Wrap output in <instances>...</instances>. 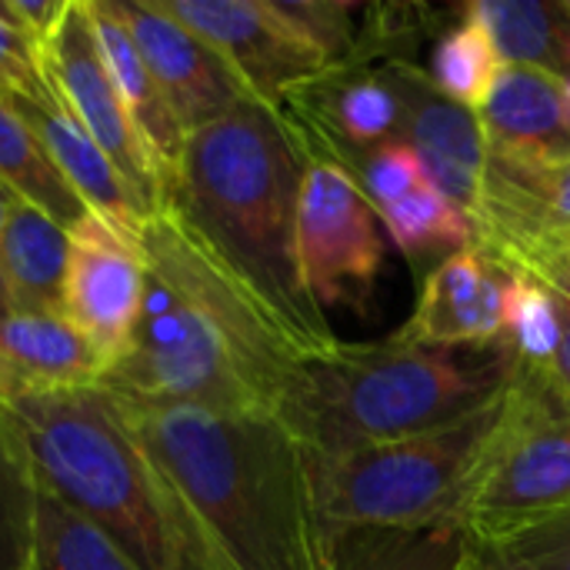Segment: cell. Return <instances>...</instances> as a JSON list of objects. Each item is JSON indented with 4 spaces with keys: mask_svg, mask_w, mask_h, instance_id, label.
<instances>
[{
    "mask_svg": "<svg viewBox=\"0 0 570 570\" xmlns=\"http://www.w3.org/2000/svg\"><path fill=\"white\" fill-rule=\"evenodd\" d=\"M144 304L134 337L100 387L127 407H207L291 417L304 354L261 304L170 210L144 230Z\"/></svg>",
    "mask_w": 570,
    "mask_h": 570,
    "instance_id": "6da1fadb",
    "label": "cell"
},
{
    "mask_svg": "<svg viewBox=\"0 0 570 570\" xmlns=\"http://www.w3.org/2000/svg\"><path fill=\"white\" fill-rule=\"evenodd\" d=\"M127 411L217 570H334L314 454L287 421L207 407Z\"/></svg>",
    "mask_w": 570,
    "mask_h": 570,
    "instance_id": "7a4b0ae2",
    "label": "cell"
},
{
    "mask_svg": "<svg viewBox=\"0 0 570 570\" xmlns=\"http://www.w3.org/2000/svg\"><path fill=\"white\" fill-rule=\"evenodd\" d=\"M304 174L307 154L284 110L247 100L187 137L174 194L160 210L177 214L314 364L344 341L301 277L297 204Z\"/></svg>",
    "mask_w": 570,
    "mask_h": 570,
    "instance_id": "3957f363",
    "label": "cell"
},
{
    "mask_svg": "<svg viewBox=\"0 0 570 570\" xmlns=\"http://www.w3.org/2000/svg\"><path fill=\"white\" fill-rule=\"evenodd\" d=\"M40 488L97 524L140 570H217L120 397L97 387L0 401Z\"/></svg>",
    "mask_w": 570,
    "mask_h": 570,
    "instance_id": "277c9868",
    "label": "cell"
},
{
    "mask_svg": "<svg viewBox=\"0 0 570 570\" xmlns=\"http://www.w3.org/2000/svg\"><path fill=\"white\" fill-rule=\"evenodd\" d=\"M514 367L504 344L478 351L417 347L394 337L341 344L304 367L287 424L314 458H334L458 424L498 401Z\"/></svg>",
    "mask_w": 570,
    "mask_h": 570,
    "instance_id": "5b68a950",
    "label": "cell"
},
{
    "mask_svg": "<svg viewBox=\"0 0 570 570\" xmlns=\"http://www.w3.org/2000/svg\"><path fill=\"white\" fill-rule=\"evenodd\" d=\"M504 394L441 431L314 458L317 508L331 541L337 544L354 531L458 528V511L481 468Z\"/></svg>",
    "mask_w": 570,
    "mask_h": 570,
    "instance_id": "8992f818",
    "label": "cell"
},
{
    "mask_svg": "<svg viewBox=\"0 0 570 570\" xmlns=\"http://www.w3.org/2000/svg\"><path fill=\"white\" fill-rule=\"evenodd\" d=\"M570 511V397L518 364L481 468L458 511L468 544L498 548Z\"/></svg>",
    "mask_w": 570,
    "mask_h": 570,
    "instance_id": "52a82bcc",
    "label": "cell"
},
{
    "mask_svg": "<svg viewBox=\"0 0 570 570\" xmlns=\"http://www.w3.org/2000/svg\"><path fill=\"white\" fill-rule=\"evenodd\" d=\"M297 261L314 304L371 314L384 271L381 217L357 180L331 160L307 157L297 204Z\"/></svg>",
    "mask_w": 570,
    "mask_h": 570,
    "instance_id": "ba28073f",
    "label": "cell"
},
{
    "mask_svg": "<svg viewBox=\"0 0 570 570\" xmlns=\"http://www.w3.org/2000/svg\"><path fill=\"white\" fill-rule=\"evenodd\" d=\"M157 7L204 37L261 104L281 107L287 94L331 70L271 0H157Z\"/></svg>",
    "mask_w": 570,
    "mask_h": 570,
    "instance_id": "9c48e42d",
    "label": "cell"
},
{
    "mask_svg": "<svg viewBox=\"0 0 570 570\" xmlns=\"http://www.w3.org/2000/svg\"><path fill=\"white\" fill-rule=\"evenodd\" d=\"M40 67H43L47 83L67 104V110L100 144V150L117 164V170L130 180V187L140 194V200L157 214L164 207L160 180H157L147 147L140 144V137L124 110L114 77L97 50L87 0L70 3L60 30L40 50Z\"/></svg>",
    "mask_w": 570,
    "mask_h": 570,
    "instance_id": "30bf717a",
    "label": "cell"
},
{
    "mask_svg": "<svg viewBox=\"0 0 570 570\" xmlns=\"http://www.w3.org/2000/svg\"><path fill=\"white\" fill-rule=\"evenodd\" d=\"M374 67L397 97V140L417 154L428 187L444 194L471 217L478 210L488 170V140L481 117L451 100L414 60H387Z\"/></svg>",
    "mask_w": 570,
    "mask_h": 570,
    "instance_id": "8fae6325",
    "label": "cell"
},
{
    "mask_svg": "<svg viewBox=\"0 0 570 570\" xmlns=\"http://www.w3.org/2000/svg\"><path fill=\"white\" fill-rule=\"evenodd\" d=\"M147 284V257L140 240H130L107 220L87 214L70 230L63 317L110 364L127 351Z\"/></svg>",
    "mask_w": 570,
    "mask_h": 570,
    "instance_id": "7c38bea8",
    "label": "cell"
},
{
    "mask_svg": "<svg viewBox=\"0 0 570 570\" xmlns=\"http://www.w3.org/2000/svg\"><path fill=\"white\" fill-rule=\"evenodd\" d=\"M137 43L157 87L184 124L187 137L240 104L254 100L227 60L190 27L157 7V0H104Z\"/></svg>",
    "mask_w": 570,
    "mask_h": 570,
    "instance_id": "4fadbf2b",
    "label": "cell"
},
{
    "mask_svg": "<svg viewBox=\"0 0 570 570\" xmlns=\"http://www.w3.org/2000/svg\"><path fill=\"white\" fill-rule=\"evenodd\" d=\"M508 267L478 247L441 257L421 284L411 317L391 334L401 344L478 351L504 341Z\"/></svg>",
    "mask_w": 570,
    "mask_h": 570,
    "instance_id": "5bb4252c",
    "label": "cell"
},
{
    "mask_svg": "<svg viewBox=\"0 0 570 570\" xmlns=\"http://www.w3.org/2000/svg\"><path fill=\"white\" fill-rule=\"evenodd\" d=\"M7 104L37 134V140L57 164L63 180L73 187V194L83 200V207L120 234H127L130 240H140V230L154 217V210L140 200L130 180L100 150V144L80 127V120L67 110L47 77L40 87L7 97Z\"/></svg>",
    "mask_w": 570,
    "mask_h": 570,
    "instance_id": "9a60e30c",
    "label": "cell"
},
{
    "mask_svg": "<svg viewBox=\"0 0 570 570\" xmlns=\"http://www.w3.org/2000/svg\"><path fill=\"white\" fill-rule=\"evenodd\" d=\"M488 154L508 160L570 157V110L561 77L504 63L484 107L478 110Z\"/></svg>",
    "mask_w": 570,
    "mask_h": 570,
    "instance_id": "2e32d148",
    "label": "cell"
},
{
    "mask_svg": "<svg viewBox=\"0 0 570 570\" xmlns=\"http://www.w3.org/2000/svg\"><path fill=\"white\" fill-rule=\"evenodd\" d=\"M90 7V23H94V40L97 50L114 77V87L124 100V110L140 137V144L150 154V164L157 170L160 180V194L164 204L174 194L177 174H180V157L187 147V130L177 120L174 107L167 104L164 90L157 87L150 67L144 63L137 43L130 40V33L124 30V23L110 13V7L104 0H87Z\"/></svg>",
    "mask_w": 570,
    "mask_h": 570,
    "instance_id": "e0dca14e",
    "label": "cell"
},
{
    "mask_svg": "<svg viewBox=\"0 0 570 570\" xmlns=\"http://www.w3.org/2000/svg\"><path fill=\"white\" fill-rule=\"evenodd\" d=\"M0 361L20 394L97 387L107 374L100 351L63 317L13 311L0 317Z\"/></svg>",
    "mask_w": 570,
    "mask_h": 570,
    "instance_id": "ac0fdd59",
    "label": "cell"
},
{
    "mask_svg": "<svg viewBox=\"0 0 570 570\" xmlns=\"http://www.w3.org/2000/svg\"><path fill=\"white\" fill-rule=\"evenodd\" d=\"M67 254L70 230H63L37 207L13 200L0 230V271L17 311L63 314Z\"/></svg>",
    "mask_w": 570,
    "mask_h": 570,
    "instance_id": "d6986e66",
    "label": "cell"
},
{
    "mask_svg": "<svg viewBox=\"0 0 570 570\" xmlns=\"http://www.w3.org/2000/svg\"><path fill=\"white\" fill-rule=\"evenodd\" d=\"M488 33L504 63L538 67L554 77L570 73V17L564 0H474L461 7Z\"/></svg>",
    "mask_w": 570,
    "mask_h": 570,
    "instance_id": "ffe728a7",
    "label": "cell"
},
{
    "mask_svg": "<svg viewBox=\"0 0 570 570\" xmlns=\"http://www.w3.org/2000/svg\"><path fill=\"white\" fill-rule=\"evenodd\" d=\"M0 184L17 200L57 220L63 230H73L90 214L73 187L63 180L37 134L7 100H0Z\"/></svg>",
    "mask_w": 570,
    "mask_h": 570,
    "instance_id": "44dd1931",
    "label": "cell"
},
{
    "mask_svg": "<svg viewBox=\"0 0 570 570\" xmlns=\"http://www.w3.org/2000/svg\"><path fill=\"white\" fill-rule=\"evenodd\" d=\"M33 570H140L97 524L37 481Z\"/></svg>",
    "mask_w": 570,
    "mask_h": 570,
    "instance_id": "7402d4cb",
    "label": "cell"
},
{
    "mask_svg": "<svg viewBox=\"0 0 570 570\" xmlns=\"http://www.w3.org/2000/svg\"><path fill=\"white\" fill-rule=\"evenodd\" d=\"M461 528L354 531L337 538L334 570H454L464 558Z\"/></svg>",
    "mask_w": 570,
    "mask_h": 570,
    "instance_id": "603a6c76",
    "label": "cell"
},
{
    "mask_svg": "<svg viewBox=\"0 0 570 570\" xmlns=\"http://www.w3.org/2000/svg\"><path fill=\"white\" fill-rule=\"evenodd\" d=\"M377 217H381L387 237L411 261H424V257H438V254L451 257L458 250L474 247L471 217L428 184L417 187L414 194H407L404 200L391 204Z\"/></svg>",
    "mask_w": 570,
    "mask_h": 570,
    "instance_id": "cb8c5ba5",
    "label": "cell"
},
{
    "mask_svg": "<svg viewBox=\"0 0 570 570\" xmlns=\"http://www.w3.org/2000/svg\"><path fill=\"white\" fill-rule=\"evenodd\" d=\"M504 60L494 50V43L488 40V33L481 27H474L471 20H461L458 27L444 30L431 50V77L434 83L458 100L468 110H481L491 87L498 83Z\"/></svg>",
    "mask_w": 570,
    "mask_h": 570,
    "instance_id": "d4e9b609",
    "label": "cell"
},
{
    "mask_svg": "<svg viewBox=\"0 0 570 570\" xmlns=\"http://www.w3.org/2000/svg\"><path fill=\"white\" fill-rule=\"evenodd\" d=\"M37 478L0 417V570H33Z\"/></svg>",
    "mask_w": 570,
    "mask_h": 570,
    "instance_id": "484cf974",
    "label": "cell"
},
{
    "mask_svg": "<svg viewBox=\"0 0 570 570\" xmlns=\"http://www.w3.org/2000/svg\"><path fill=\"white\" fill-rule=\"evenodd\" d=\"M508 301H504V347L518 364L548 371L558 354V311L551 291L518 271H508Z\"/></svg>",
    "mask_w": 570,
    "mask_h": 570,
    "instance_id": "4316f807",
    "label": "cell"
},
{
    "mask_svg": "<svg viewBox=\"0 0 570 570\" xmlns=\"http://www.w3.org/2000/svg\"><path fill=\"white\" fill-rule=\"evenodd\" d=\"M331 164H341L357 180V187L364 190V197L371 200V207L377 214L428 184L417 154L401 140H387V144L347 154V157L331 160Z\"/></svg>",
    "mask_w": 570,
    "mask_h": 570,
    "instance_id": "83f0119b",
    "label": "cell"
},
{
    "mask_svg": "<svg viewBox=\"0 0 570 570\" xmlns=\"http://www.w3.org/2000/svg\"><path fill=\"white\" fill-rule=\"evenodd\" d=\"M277 13L331 63L344 67L357 47V3L347 0H271Z\"/></svg>",
    "mask_w": 570,
    "mask_h": 570,
    "instance_id": "f1b7e54d",
    "label": "cell"
},
{
    "mask_svg": "<svg viewBox=\"0 0 570 570\" xmlns=\"http://www.w3.org/2000/svg\"><path fill=\"white\" fill-rule=\"evenodd\" d=\"M494 551L528 570H570V511L514 534Z\"/></svg>",
    "mask_w": 570,
    "mask_h": 570,
    "instance_id": "f546056e",
    "label": "cell"
},
{
    "mask_svg": "<svg viewBox=\"0 0 570 570\" xmlns=\"http://www.w3.org/2000/svg\"><path fill=\"white\" fill-rule=\"evenodd\" d=\"M43 83L40 50L33 40L0 10V100Z\"/></svg>",
    "mask_w": 570,
    "mask_h": 570,
    "instance_id": "4dcf8cb0",
    "label": "cell"
},
{
    "mask_svg": "<svg viewBox=\"0 0 570 570\" xmlns=\"http://www.w3.org/2000/svg\"><path fill=\"white\" fill-rule=\"evenodd\" d=\"M70 3L73 0H0V10L33 40L37 50H43L60 30Z\"/></svg>",
    "mask_w": 570,
    "mask_h": 570,
    "instance_id": "1f68e13d",
    "label": "cell"
},
{
    "mask_svg": "<svg viewBox=\"0 0 570 570\" xmlns=\"http://www.w3.org/2000/svg\"><path fill=\"white\" fill-rule=\"evenodd\" d=\"M508 271L528 274V277L548 284L551 291H561L564 297H570V240L558 244V247H548V250H538V254H531L528 261H521V264H514Z\"/></svg>",
    "mask_w": 570,
    "mask_h": 570,
    "instance_id": "d6a6232c",
    "label": "cell"
},
{
    "mask_svg": "<svg viewBox=\"0 0 570 570\" xmlns=\"http://www.w3.org/2000/svg\"><path fill=\"white\" fill-rule=\"evenodd\" d=\"M548 287V284H544ZM551 291V287H548ZM551 301H554V311H558V354H554V364L544 371L564 394L570 397V297H564L561 291H551Z\"/></svg>",
    "mask_w": 570,
    "mask_h": 570,
    "instance_id": "836d02e7",
    "label": "cell"
},
{
    "mask_svg": "<svg viewBox=\"0 0 570 570\" xmlns=\"http://www.w3.org/2000/svg\"><path fill=\"white\" fill-rule=\"evenodd\" d=\"M464 561L471 570H528L518 561H511L508 554H501L494 548H481V544H464Z\"/></svg>",
    "mask_w": 570,
    "mask_h": 570,
    "instance_id": "e575fe53",
    "label": "cell"
},
{
    "mask_svg": "<svg viewBox=\"0 0 570 570\" xmlns=\"http://www.w3.org/2000/svg\"><path fill=\"white\" fill-rule=\"evenodd\" d=\"M13 311H17V304H13V294H10L7 277H3V271H0V317H7V314H13Z\"/></svg>",
    "mask_w": 570,
    "mask_h": 570,
    "instance_id": "d590c367",
    "label": "cell"
},
{
    "mask_svg": "<svg viewBox=\"0 0 570 570\" xmlns=\"http://www.w3.org/2000/svg\"><path fill=\"white\" fill-rule=\"evenodd\" d=\"M13 397H17V384H13V377L7 374L3 361H0V401H13Z\"/></svg>",
    "mask_w": 570,
    "mask_h": 570,
    "instance_id": "8d00e7d4",
    "label": "cell"
},
{
    "mask_svg": "<svg viewBox=\"0 0 570 570\" xmlns=\"http://www.w3.org/2000/svg\"><path fill=\"white\" fill-rule=\"evenodd\" d=\"M13 200H17V197H13V194H10V190L0 184V230H3V220H7V214H10Z\"/></svg>",
    "mask_w": 570,
    "mask_h": 570,
    "instance_id": "74e56055",
    "label": "cell"
},
{
    "mask_svg": "<svg viewBox=\"0 0 570 570\" xmlns=\"http://www.w3.org/2000/svg\"><path fill=\"white\" fill-rule=\"evenodd\" d=\"M561 90H564V100H568V110H570V73L568 77H561Z\"/></svg>",
    "mask_w": 570,
    "mask_h": 570,
    "instance_id": "f35d334b",
    "label": "cell"
},
{
    "mask_svg": "<svg viewBox=\"0 0 570 570\" xmlns=\"http://www.w3.org/2000/svg\"><path fill=\"white\" fill-rule=\"evenodd\" d=\"M454 570H471V568H468V561L461 558V561H458V568H454Z\"/></svg>",
    "mask_w": 570,
    "mask_h": 570,
    "instance_id": "ab89813d",
    "label": "cell"
},
{
    "mask_svg": "<svg viewBox=\"0 0 570 570\" xmlns=\"http://www.w3.org/2000/svg\"><path fill=\"white\" fill-rule=\"evenodd\" d=\"M564 7H568V17H570V0H564Z\"/></svg>",
    "mask_w": 570,
    "mask_h": 570,
    "instance_id": "60d3db41",
    "label": "cell"
}]
</instances>
